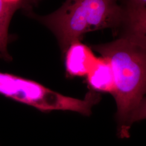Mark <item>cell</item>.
I'll return each mask as SVG.
<instances>
[{"mask_svg":"<svg viewBox=\"0 0 146 146\" xmlns=\"http://www.w3.org/2000/svg\"><path fill=\"white\" fill-rule=\"evenodd\" d=\"M93 49L110 64L114 80L117 136L129 138L131 127L146 116V40L128 34Z\"/></svg>","mask_w":146,"mask_h":146,"instance_id":"obj_1","label":"cell"},{"mask_svg":"<svg viewBox=\"0 0 146 146\" xmlns=\"http://www.w3.org/2000/svg\"><path fill=\"white\" fill-rule=\"evenodd\" d=\"M36 18L52 31L66 50L87 33L119 26L125 21V14L117 0H66L55 12Z\"/></svg>","mask_w":146,"mask_h":146,"instance_id":"obj_2","label":"cell"},{"mask_svg":"<svg viewBox=\"0 0 146 146\" xmlns=\"http://www.w3.org/2000/svg\"><path fill=\"white\" fill-rule=\"evenodd\" d=\"M0 94L42 111H74L76 99L52 90L41 84L9 73L0 72Z\"/></svg>","mask_w":146,"mask_h":146,"instance_id":"obj_3","label":"cell"},{"mask_svg":"<svg viewBox=\"0 0 146 146\" xmlns=\"http://www.w3.org/2000/svg\"><path fill=\"white\" fill-rule=\"evenodd\" d=\"M96 60L89 48L80 41L74 42L66 50V72L70 76H86Z\"/></svg>","mask_w":146,"mask_h":146,"instance_id":"obj_4","label":"cell"},{"mask_svg":"<svg viewBox=\"0 0 146 146\" xmlns=\"http://www.w3.org/2000/svg\"><path fill=\"white\" fill-rule=\"evenodd\" d=\"M86 76L88 84L93 91L113 94V73L110 63L104 58H97L96 62Z\"/></svg>","mask_w":146,"mask_h":146,"instance_id":"obj_5","label":"cell"},{"mask_svg":"<svg viewBox=\"0 0 146 146\" xmlns=\"http://www.w3.org/2000/svg\"><path fill=\"white\" fill-rule=\"evenodd\" d=\"M19 8V7L9 5L0 0V39L7 44L11 39L9 33L11 20Z\"/></svg>","mask_w":146,"mask_h":146,"instance_id":"obj_6","label":"cell"},{"mask_svg":"<svg viewBox=\"0 0 146 146\" xmlns=\"http://www.w3.org/2000/svg\"><path fill=\"white\" fill-rule=\"evenodd\" d=\"M8 44L0 39V59L7 61H11L13 58L8 50Z\"/></svg>","mask_w":146,"mask_h":146,"instance_id":"obj_7","label":"cell"},{"mask_svg":"<svg viewBox=\"0 0 146 146\" xmlns=\"http://www.w3.org/2000/svg\"><path fill=\"white\" fill-rule=\"evenodd\" d=\"M131 8L133 9H146V0H131Z\"/></svg>","mask_w":146,"mask_h":146,"instance_id":"obj_8","label":"cell"},{"mask_svg":"<svg viewBox=\"0 0 146 146\" xmlns=\"http://www.w3.org/2000/svg\"><path fill=\"white\" fill-rule=\"evenodd\" d=\"M6 4L9 5L19 7L20 8L23 6V0H2Z\"/></svg>","mask_w":146,"mask_h":146,"instance_id":"obj_9","label":"cell"}]
</instances>
